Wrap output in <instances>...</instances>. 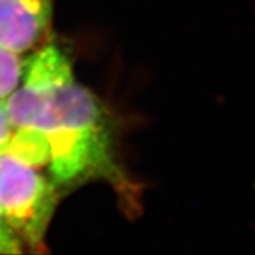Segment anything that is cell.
I'll return each mask as SVG.
<instances>
[{"label": "cell", "instance_id": "5", "mask_svg": "<svg viewBox=\"0 0 255 255\" xmlns=\"http://www.w3.org/2000/svg\"><path fill=\"white\" fill-rule=\"evenodd\" d=\"M23 251L24 248L18 241V238L13 234V231L6 226V223L0 217V254H21Z\"/></svg>", "mask_w": 255, "mask_h": 255}, {"label": "cell", "instance_id": "3", "mask_svg": "<svg viewBox=\"0 0 255 255\" xmlns=\"http://www.w3.org/2000/svg\"><path fill=\"white\" fill-rule=\"evenodd\" d=\"M55 0H0V48L23 55L43 46Z\"/></svg>", "mask_w": 255, "mask_h": 255}, {"label": "cell", "instance_id": "2", "mask_svg": "<svg viewBox=\"0 0 255 255\" xmlns=\"http://www.w3.org/2000/svg\"><path fill=\"white\" fill-rule=\"evenodd\" d=\"M60 187L36 164L18 156L0 153V217L23 248L44 253Z\"/></svg>", "mask_w": 255, "mask_h": 255}, {"label": "cell", "instance_id": "4", "mask_svg": "<svg viewBox=\"0 0 255 255\" xmlns=\"http://www.w3.org/2000/svg\"><path fill=\"white\" fill-rule=\"evenodd\" d=\"M21 55L0 48V100H6L16 90L23 73Z\"/></svg>", "mask_w": 255, "mask_h": 255}, {"label": "cell", "instance_id": "6", "mask_svg": "<svg viewBox=\"0 0 255 255\" xmlns=\"http://www.w3.org/2000/svg\"><path fill=\"white\" fill-rule=\"evenodd\" d=\"M13 135L14 130L6 112L4 100H0V153L9 152L13 142Z\"/></svg>", "mask_w": 255, "mask_h": 255}, {"label": "cell", "instance_id": "1", "mask_svg": "<svg viewBox=\"0 0 255 255\" xmlns=\"http://www.w3.org/2000/svg\"><path fill=\"white\" fill-rule=\"evenodd\" d=\"M4 107L14 130L10 152L46 167L60 190L102 180L127 204L135 200L136 187L117 157L110 114L77 81L71 58L58 44L44 43L24 60Z\"/></svg>", "mask_w": 255, "mask_h": 255}]
</instances>
